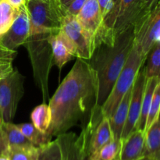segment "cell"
I'll return each mask as SVG.
<instances>
[{"mask_svg": "<svg viewBox=\"0 0 160 160\" xmlns=\"http://www.w3.org/2000/svg\"><path fill=\"white\" fill-rule=\"evenodd\" d=\"M98 81L88 61L78 58L49 101L51 123L48 134L67 133L81 122H88L96 105Z\"/></svg>", "mask_w": 160, "mask_h": 160, "instance_id": "cell-1", "label": "cell"}, {"mask_svg": "<svg viewBox=\"0 0 160 160\" xmlns=\"http://www.w3.org/2000/svg\"><path fill=\"white\" fill-rule=\"evenodd\" d=\"M134 41V25L116 34L111 40L98 45L88 61L98 81L96 105L101 107L123 69Z\"/></svg>", "mask_w": 160, "mask_h": 160, "instance_id": "cell-2", "label": "cell"}, {"mask_svg": "<svg viewBox=\"0 0 160 160\" xmlns=\"http://www.w3.org/2000/svg\"><path fill=\"white\" fill-rule=\"evenodd\" d=\"M146 59L147 58L142 56L134 44L107 99L101 106L102 113L104 117L109 119L112 117L125 94L133 87L138 73Z\"/></svg>", "mask_w": 160, "mask_h": 160, "instance_id": "cell-3", "label": "cell"}, {"mask_svg": "<svg viewBox=\"0 0 160 160\" xmlns=\"http://www.w3.org/2000/svg\"><path fill=\"white\" fill-rule=\"evenodd\" d=\"M31 23V34L59 32L64 11L59 0H28L25 4Z\"/></svg>", "mask_w": 160, "mask_h": 160, "instance_id": "cell-4", "label": "cell"}, {"mask_svg": "<svg viewBox=\"0 0 160 160\" xmlns=\"http://www.w3.org/2000/svg\"><path fill=\"white\" fill-rule=\"evenodd\" d=\"M148 12L142 0H111L110 8L104 17V22L116 34L134 25Z\"/></svg>", "mask_w": 160, "mask_h": 160, "instance_id": "cell-5", "label": "cell"}, {"mask_svg": "<svg viewBox=\"0 0 160 160\" xmlns=\"http://www.w3.org/2000/svg\"><path fill=\"white\" fill-rule=\"evenodd\" d=\"M24 77L18 70L0 78V110L4 123L12 120L18 104L24 94Z\"/></svg>", "mask_w": 160, "mask_h": 160, "instance_id": "cell-6", "label": "cell"}, {"mask_svg": "<svg viewBox=\"0 0 160 160\" xmlns=\"http://www.w3.org/2000/svg\"><path fill=\"white\" fill-rule=\"evenodd\" d=\"M76 17L92 38L95 48L115 37L113 31L105 24L97 0H87Z\"/></svg>", "mask_w": 160, "mask_h": 160, "instance_id": "cell-7", "label": "cell"}, {"mask_svg": "<svg viewBox=\"0 0 160 160\" xmlns=\"http://www.w3.org/2000/svg\"><path fill=\"white\" fill-rule=\"evenodd\" d=\"M134 44L142 56L147 58L150 50L160 42V5L144 16L134 25Z\"/></svg>", "mask_w": 160, "mask_h": 160, "instance_id": "cell-8", "label": "cell"}, {"mask_svg": "<svg viewBox=\"0 0 160 160\" xmlns=\"http://www.w3.org/2000/svg\"><path fill=\"white\" fill-rule=\"evenodd\" d=\"M60 31L67 36L75 50L76 57L89 60L95 50L92 38L76 17L65 15Z\"/></svg>", "mask_w": 160, "mask_h": 160, "instance_id": "cell-9", "label": "cell"}, {"mask_svg": "<svg viewBox=\"0 0 160 160\" xmlns=\"http://www.w3.org/2000/svg\"><path fill=\"white\" fill-rule=\"evenodd\" d=\"M146 81L145 67L143 65L139 70L137 78L133 84L128 117H127L126 123H125L124 128L122 132L120 141L128 137L135 129L136 124H137L141 113L142 98H143L144 92H145Z\"/></svg>", "mask_w": 160, "mask_h": 160, "instance_id": "cell-10", "label": "cell"}, {"mask_svg": "<svg viewBox=\"0 0 160 160\" xmlns=\"http://www.w3.org/2000/svg\"><path fill=\"white\" fill-rule=\"evenodd\" d=\"M31 34V23L25 5L20 7L17 18L7 31L0 38V43L5 48L15 51L23 45Z\"/></svg>", "mask_w": 160, "mask_h": 160, "instance_id": "cell-11", "label": "cell"}, {"mask_svg": "<svg viewBox=\"0 0 160 160\" xmlns=\"http://www.w3.org/2000/svg\"><path fill=\"white\" fill-rule=\"evenodd\" d=\"M48 42L52 48L54 63L59 70L72 58L76 56L74 48L60 30L59 32L49 34Z\"/></svg>", "mask_w": 160, "mask_h": 160, "instance_id": "cell-12", "label": "cell"}, {"mask_svg": "<svg viewBox=\"0 0 160 160\" xmlns=\"http://www.w3.org/2000/svg\"><path fill=\"white\" fill-rule=\"evenodd\" d=\"M58 137L62 145V160H89L86 137L83 131L78 138L67 133Z\"/></svg>", "mask_w": 160, "mask_h": 160, "instance_id": "cell-13", "label": "cell"}, {"mask_svg": "<svg viewBox=\"0 0 160 160\" xmlns=\"http://www.w3.org/2000/svg\"><path fill=\"white\" fill-rule=\"evenodd\" d=\"M145 132L134 130L129 135L121 140L119 159L139 160L144 157Z\"/></svg>", "mask_w": 160, "mask_h": 160, "instance_id": "cell-14", "label": "cell"}, {"mask_svg": "<svg viewBox=\"0 0 160 160\" xmlns=\"http://www.w3.org/2000/svg\"><path fill=\"white\" fill-rule=\"evenodd\" d=\"M131 90L132 88L127 92L123 97L118 106L116 109L115 112L112 115V117L109 119L110 128L112 130L113 139L117 141H120L121 134L126 123L127 117L128 113V108H129L130 100L131 96Z\"/></svg>", "mask_w": 160, "mask_h": 160, "instance_id": "cell-15", "label": "cell"}, {"mask_svg": "<svg viewBox=\"0 0 160 160\" xmlns=\"http://www.w3.org/2000/svg\"><path fill=\"white\" fill-rule=\"evenodd\" d=\"M144 156L160 160V123L158 117L145 131Z\"/></svg>", "mask_w": 160, "mask_h": 160, "instance_id": "cell-16", "label": "cell"}, {"mask_svg": "<svg viewBox=\"0 0 160 160\" xmlns=\"http://www.w3.org/2000/svg\"><path fill=\"white\" fill-rule=\"evenodd\" d=\"M159 84H160L159 78H152L149 79H147L145 92H144L143 98H142L141 113L134 130H141V131L145 132L148 110H149L150 106H151L152 100L156 88Z\"/></svg>", "mask_w": 160, "mask_h": 160, "instance_id": "cell-17", "label": "cell"}, {"mask_svg": "<svg viewBox=\"0 0 160 160\" xmlns=\"http://www.w3.org/2000/svg\"><path fill=\"white\" fill-rule=\"evenodd\" d=\"M2 130L6 135L9 148H25L34 146L20 131L18 127L11 122L3 123Z\"/></svg>", "mask_w": 160, "mask_h": 160, "instance_id": "cell-18", "label": "cell"}, {"mask_svg": "<svg viewBox=\"0 0 160 160\" xmlns=\"http://www.w3.org/2000/svg\"><path fill=\"white\" fill-rule=\"evenodd\" d=\"M31 117L32 124L42 133L48 134L51 123V110L49 106L45 103L39 105L34 108Z\"/></svg>", "mask_w": 160, "mask_h": 160, "instance_id": "cell-19", "label": "cell"}, {"mask_svg": "<svg viewBox=\"0 0 160 160\" xmlns=\"http://www.w3.org/2000/svg\"><path fill=\"white\" fill-rule=\"evenodd\" d=\"M23 135L36 147H41L52 141V137L48 134L42 133L35 128L32 123H20L17 124Z\"/></svg>", "mask_w": 160, "mask_h": 160, "instance_id": "cell-20", "label": "cell"}, {"mask_svg": "<svg viewBox=\"0 0 160 160\" xmlns=\"http://www.w3.org/2000/svg\"><path fill=\"white\" fill-rule=\"evenodd\" d=\"M20 8H14L2 0L0 3V38L9 30L17 18Z\"/></svg>", "mask_w": 160, "mask_h": 160, "instance_id": "cell-21", "label": "cell"}, {"mask_svg": "<svg viewBox=\"0 0 160 160\" xmlns=\"http://www.w3.org/2000/svg\"><path fill=\"white\" fill-rule=\"evenodd\" d=\"M38 160H62V149L59 137L39 147Z\"/></svg>", "mask_w": 160, "mask_h": 160, "instance_id": "cell-22", "label": "cell"}, {"mask_svg": "<svg viewBox=\"0 0 160 160\" xmlns=\"http://www.w3.org/2000/svg\"><path fill=\"white\" fill-rule=\"evenodd\" d=\"M121 141L113 139L89 156V160H112L119 155Z\"/></svg>", "mask_w": 160, "mask_h": 160, "instance_id": "cell-23", "label": "cell"}, {"mask_svg": "<svg viewBox=\"0 0 160 160\" xmlns=\"http://www.w3.org/2000/svg\"><path fill=\"white\" fill-rule=\"evenodd\" d=\"M148 64L145 67L146 79L159 78L160 73V42L152 47L147 56Z\"/></svg>", "mask_w": 160, "mask_h": 160, "instance_id": "cell-24", "label": "cell"}, {"mask_svg": "<svg viewBox=\"0 0 160 160\" xmlns=\"http://www.w3.org/2000/svg\"><path fill=\"white\" fill-rule=\"evenodd\" d=\"M39 147H25V148H9L8 158L9 160H38Z\"/></svg>", "mask_w": 160, "mask_h": 160, "instance_id": "cell-25", "label": "cell"}, {"mask_svg": "<svg viewBox=\"0 0 160 160\" xmlns=\"http://www.w3.org/2000/svg\"><path fill=\"white\" fill-rule=\"evenodd\" d=\"M159 107H160V84H158L155 90L153 95L152 100L151 106L148 110V117L146 120V126H145V131L151 126L152 123L159 117Z\"/></svg>", "mask_w": 160, "mask_h": 160, "instance_id": "cell-26", "label": "cell"}, {"mask_svg": "<svg viewBox=\"0 0 160 160\" xmlns=\"http://www.w3.org/2000/svg\"><path fill=\"white\" fill-rule=\"evenodd\" d=\"M87 0H73V2L67 7L65 11V15H71L77 17Z\"/></svg>", "mask_w": 160, "mask_h": 160, "instance_id": "cell-27", "label": "cell"}, {"mask_svg": "<svg viewBox=\"0 0 160 160\" xmlns=\"http://www.w3.org/2000/svg\"><path fill=\"white\" fill-rule=\"evenodd\" d=\"M17 55V50L12 51L5 48L0 43V60H10L12 61Z\"/></svg>", "mask_w": 160, "mask_h": 160, "instance_id": "cell-28", "label": "cell"}, {"mask_svg": "<svg viewBox=\"0 0 160 160\" xmlns=\"http://www.w3.org/2000/svg\"><path fill=\"white\" fill-rule=\"evenodd\" d=\"M12 70V61L0 60V78L9 74Z\"/></svg>", "mask_w": 160, "mask_h": 160, "instance_id": "cell-29", "label": "cell"}, {"mask_svg": "<svg viewBox=\"0 0 160 160\" xmlns=\"http://www.w3.org/2000/svg\"><path fill=\"white\" fill-rule=\"evenodd\" d=\"M9 151V145L3 131L0 130V156H7Z\"/></svg>", "mask_w": 160, "mask_h": 160, "instance_id": "cell-30", "label": "cell"}, {"mask_svg": "<svg viewBox=\"0 0 160 160\" xmlns=\"http://www.w3.org/2000/svg\"><path fill=\"white\" fill-rule=\"evenodd\" d=\"M98 3V6H99L100 11L102 12V15L103 18H104L105 16L106 15L108 12L109 10V7H110V3L111 0H97Z\"/></svg>", "mask_w": 160, "mask_h": 160, "instance_id": "cell-31", "label": "cell"}, {"mask_svg": "<svg viewBox=\"0 0 160 160\" xmlns=\"http://www.w3.org/2000/svg\"><path fill=\"white\" fill-rule=\"evenodd\" d=\"M144 6L148 11H152L159 2V0H142Z\"/></svg>", "mask_w": 160, "mask_h": 160, "instance_id": "cell-32", "label": "cell"}, {"mask_svg": "<svg viewBox=\"0 0 160 160\" xmlns=\"http://www.w3.org/2000/svg\"><path fill=\"white\" fill-rule=\"evenodd\" d=\"M6 2L9 3L10 6L14 8H20L22 6L26 4L28 0H5Z\"/></svg>", "mask_w": 160, "mask_h": 160, "instance_id": "cell-33", "label": "cell"}, {"mask_svg": "<svg viewBox=\"0 0 160 160\" xmlns=\"http://www.w3.org/2000/svg\"><path fill=\"white\" fill-rule=\"evenodd\" d=\"M73 0H59V2L60 4L61 7H62V10L64 11V13H65L66 9H67L69 6L73 2Z\"/></svg>", "mask_w": 160, "mask_h": 160, "instance_id": "cell-34", "label": "cell"}, {"mask_svg": "<svg viewBox=\"0 0 160 160\" xmlns=\"http://www.w3.org/2000/svg\"><path fill=\"white\" fill-rule=\"evenodd\" d=\"M4 123V120H3V117H2V114L1 110H0V130H1L2 126V123Z\"/></svg>", "mask_w": 160, "mask_h": 160, "instance_id": "cell-35", "label": "cell"}, {"mask_svg": "<svg viewBox=\"0 0 160 160\" xmlns=\"http://www.w3.org/2000/svg\"><path fill=\"white\" fill-rule=\"evenodd\" d=\"M0 160H9L8 156H0Z\"/></svg>", "mask_w": 160, "mask_h": 160, "instance_id": "cell-36", "label": "cell"}, {"mask_svg": "<svg viewBox=\"0 0 160 160\" xmlns=\"http://www.w3.org/2000/svg\"><path fill=\"white\" fill-rule=\"evenodd\" d=\"M139 160H152V158L148 157V156H144V157H142V159H140Z\"/></svg>", "mask_w": 160, "mask_h": 160, "instance_id": "cell-37", "label": "cell"}, {"mask_svg": "<svg viewBox=\"0 0 160 160\" xmlns=\"http://www.w3.org/2000/svg\"><path fill=\"white\" fill-rule=\"evenodd\" d=\"M112 160H120V159H119V155H118V156H117V157L115 158V159H113Z\"/></svg>", "mask_w": 160, "mask_h": 160, "instance_id": "cell-38", "label": "cell"}, {"mask_svg": "<svg viewBox=\"0 0 160 160\" xmlns=\"http://www.w3.org/2000/svg\"><path fill=\"white\" fill-rule=\"evenodd\" d=\"M2 2V0H0V3H1Z\"/></svg>", "mask_w": 160, "mask_h": 160, "instance_id": "cell-39", "label": "cell"}, {"mask_svg": "<svg viewBox=\"0 0 160 160\" xmlns=\"http://www.w3.org/2000/svg\"><path fill=\"white\" fill-rule=\"evenodd\" d=\"M152 160H159V159H152Z\"/></svg>", "mask_w": 160, "mask_h": 160, "instance_id": "cell-40", "label": "cell"}]
</instances>
